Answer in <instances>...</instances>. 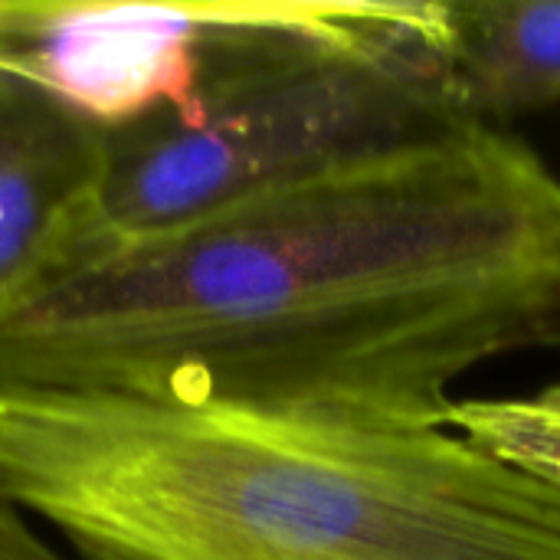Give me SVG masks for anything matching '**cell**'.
Returning <instances> with one entry per match:
<instances>
[{"label":"cell","mask_w":560,"mask_h":560,"mask_svg":"<svg viewBox=\"0 0 560 560\" xmlns=\"http://www.w3.org/2000/svg\"><path fill=\"white\" fill-rule=\"evenodd\" d=\"M558 345L560 177L466 118L52 272L0 318V387L430 430Z\"/></svg>","instance_id":"6da1fadb"},{"label":"cell","mask_w":560,"mask_h":560,"mask_svg":"<svg viewBox=\"0 0 560 560\" xmlns=\"http://www.w3.org/2000/svg\"><path fill=\"white\" fill-rule=\"evenodd\" d=\"M0 489L75 560H560V489L450 427L0 387Z\"/></svg>","instance_id":"7a4b0ae2"},{"label":"cell","mask_w":560,"mask_h":560,"mask_svg":"<svg viewBox=\"0 0 560 560\" xmlns=\"http://www.w3.org/2000/svg\"><path fill=\"white\" fill-rule=\"evenodd\" d=\"M456 121L446 0L266 3L190 105L108 131L52 272Z\"/></svg>","instance_id":"3957f363"},{"label":"cell","mask_w":560,"mask_h":560,"mask_svg":"<svg viewBox=\"0 0 560 560\" xmlns=\"http://www.w3.org/2000/svg\"><path fill=\"white\" fill-rule=\"evenodd\" d=\"M262 3L0 0V62L105 131L190 105Z\"/></svg>","instance_id":"277c9868"},{"label":"cell","mask_w":560,"mask_h":560,"mask_svg":"<svg viewBox=\"0 0 560 560\" xmlns=\"http://www.w3.org/2000/svg\"><path fill=\"white\" fill-rule=\"evenodd\" d=\"M108 131L0 62V318L26 302L92 210Z\"/></svg>","instance_id":"5b68a950"},{"label":"cell","mask_w":560,"mask_h":560,"mask_svg":"<svg viewBox=\"0 0 560 560\" xmlns=\"http://www.w3.org/2000/svg\"><path fill=\"white\" fill-rule=\"evenodd\" d=\"M450 79L472 121L560 98V0H446Z\"/></svg>","instance_id":"8992f818"},{"label":"cell","mask_w":560,"mask_h":560,"mask_svg":"<svg viewBox=\"0 0 560 560\" xmlns=\"http://www.w3.org/2000/svg\"><path fill=\"white\" fill-rule=\"evenodd\" d=\"M450 430L495 459L560 489V384L528 397L456 400Z\"/></svg>","instance_id":"52a82bcc"},{"label":"cell","mask_w":560,"mask_h":560,"mask_svg":"<svg viewBox=\"0 0 560 560\" xmlns=\"http://www.w3.org/2000/svg\"><path fill=\"white\" fill-rule=\"evenodd\" d=\"M0 560H75L0 489Z\"/></svg>","instance_id":"ba28073f"}]
</instances>
